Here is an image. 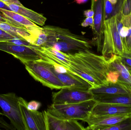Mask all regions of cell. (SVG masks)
<instances>
[{
	"instance_id": "603a6c76",
	"label": "cell",
	"mask_w": 131,
	"mask_h": 130,
	"mask_svg": "<svg viewBox=\"0 0 131 130\" xmlns=\"http://www.w3.org/2000/svg\"><path fill=\"white\" fill-rule=\"evenodd\" d=\"M115 5L108 0H104V20H106L114 16Z\"/></svg>"
},
{
	"instance_id": "5b68a950",
	"label": "cell",
	"mask_w": 131,
	"mask_h": 130,
	"mask_svg": "<svg viewBox=\"0 0 131 130\" xmlns=\"http://www.w3.org/2000/svg\"><path fill=\"white\" fill-rule=\"evenodd\" d=\"M101 52L106 58L113 54L122 56L125 53L124 47L117 27L116 15L105 20Z\"/></svg>"
},
{
	"instance_id": "44dd1931",
	"label": "cell",
	"mask_w": 131,
	"mask_h": 130,
	"mask_svg": "<svg viewBox=\"0 0 131 130\" xmlns=\"http://www.w3.org/2000/svg\"><path fill=\"white\" fill-rule=\"evenodd\" d=\"M26 28L30 34V43L37 47L41 46L46 43L47 40V36L43 27H27Z\"/></svg>"
},
{
	"instance_id": "836d02e7",
	"label": "cell",
	"mask_w": 131,
	"mask_h": 130,
	"mask_svg": "<svg viewBox=\"0 0 131 130\" xmlns=\"http://www.w3.org/2000/svg\"><path fill=\"white\" fill-rule=\"evenodd\" d=\"M2 114H3V113H1L0 112V116ZM0 123H1V124L3 125V126H6L7 127H9V126H8L7 124H6V123H5V121H3V120H1V119H0Z\"/></svg>"
},
{
	"instance_id": "ba28073f",
	"label": "cell",
	"mask_w": 131,
	"mask_h": 130,
	"mask_svg": "<svg viewBox=\"0 0 131 130\" xmlns=\"http://www.w3.org/2000/svg\"><path fill=\"white\" fill-rule=\"evenodd\" d=\"M48 63L53 73L68 88L84 91H89L93 88V85L84 79L67 70L63 66Z\"/></svg>"
},
{
	"instance_id": "4fadbf2b",
	"label": "cell",
	"mask_w": 131,
	"mask_h": 130,
	"mask_svg": "<svg viewBox=\"0 0 131 130\" xmlns=\"http://www.w3.org/2000/svg\"><path fill=\"white\" fill-rule=\"evenodd\" d=\"M131 114V107L120 104L97 102L90 115L112 116Z\"/></svg>"
},
{
	"instance_id": "52a82bcc",
	"label": "cell",
	"mask_w": 131,
	"mask_h": 130,
	"mask_svg": "<svg viewBox=\"0 0 131 130\" xmlns=\"http://www.w3.org/2000/svg\"><path fill=\"white\" fill-rule=\"evenodd\" d=\"M27 103L23 98L19 97V107L25 130H48L47 111L29 110Z\"/></svg>"
},
{
	"instance_id": "f1b7e54d",
	"label": "cell",
	"mask_w": 131,
	"mask_h": 130,
	"mask_svg": "<svg viewBox=\"0 0 131 130\" xmlns=\"http://www.w3.org/2000/svg\"><path fill=\"white\" fill-rule=\"evenodd\" d=\"M94 17H86L84 21L82 23L81 25L83 27L90 26L93 30L94 27Z\"/></svg>"
},
{
	"instance_id": "7402d4cb",
	"label": "cell",
	"mask_w": 131,
	"mask_h": 130,
	"mask_svg": "<svg viewBox=\"0 0 131 130\" xmlns=\"http://www.w3.org/2000/svg\"><path fill=\"white\" fill-rule=\"evenodd\" d=\"M103 130H131V114L117 124L107 127Z\"/></svg>"
},
{
	"instance_id": "9a60e30c",
	"label": "cell",
	"mask_w": 131,
	"mask_h": 130,
	"mask_svg": "<svg viewBox=\"0 0 131 130\" xmlns=\"http://www.w3.org/2000/svg\"><path fill=\"white\" fill-rule=\"evenodd\" d=\"M110 70L117 71L119 74L117 81L125 85L131 89V75L129 69L122 62L120 55L113 54L106 58Z\"/></svg>"
},
{
	"instance_id": "8992f818",
	"label": "cell",
	"mask_w": 131,
	"mask_h": 130,
	"mask_svg": "<svg viewBox=\"0 0 131 130\" xmlns=\"http://www.w3.org/2000/svg\"><path fill=\"white\" fill-rule=\"evenodd\" d=\"M19 97L14 93L0 94V107L15 129L26 130L19 104Z\"/></svg>"
},
{
	"instance_id": "277c9868",
	"label": "cell",
	"mask_w": 131,
	"mask_h": 130,
	"mask_svg": "<svg viewBox=\"0 0 131 130\" xmlns=\"http://www.w3.org/2000/svg\"><path fill=\"white\" fill-rule=\"evenodd\" d=\"M97 103L95 100L92 99L73 104H52L48 107L47 111L58 118L83 121L89 117Z\"/></svg>"
},
{
	"instance_id": "8d00e7d4",
	"label": "cell",
	"mask_w": 131,
	"mask_h": 130,
	"mask_svg": "<svg viewBox=\"0 0 131 130\" xmlns=\"http://www.w3.org/2000/svg\"><path fill=\"white\" fill-rule=\"evenodd\" d=\"M129 72H130V74H131V70H129Z\"/></svg>"
},
{
	"instance_id": "d4e9b609",
	"label": "cell",
	"mask_w": 131,
	"mask_h": 130,
	"mask_svg": "<svg viewBox=\"0 0 131 130\" xmlns=\"http://www.w3.org/2000/svg\"><path fill=\"white\" fill-rule=\"evenodd\" d=\"M5 42L14 44L17 45H22V46H27L30 47H35V46L32 45L31 44L27 41L25 40L22 39H18V38H15L12 39L7 40Z\"/></svg>"
},
{
	"instance_id": "2e32d148",
	"label": "cell",
	"mask_w": 131,
	"mask_h": 130,
	"mask_svg": "<svg viewBox=\"0 0 131 130\" xmlns=\"http://www.w3.org/2000/svg\"><path fill=\"white\" fill-rule=\"evenodd\" d=\"M46 111L48 130H86L78 120L58 118Z\"/></svg>"
},
{
	"instance_id": "ac0fdd59",
	"label": "cell",
	"mask_w": 131,
	"mask_h": 130,
	"mask_svg": "<svg viewBox=\"0 0 131 130\" xmlns=\"http://www.w3.org/2000/svg\"><path fill=\"white\" fill-rule=\"evenodd\" d=\"M0 14L9 21L10 24L15 26L24 28L27 27L39 26L24 16L12 11L0 8Z\"/></svg>"
},
{
	"instance_id": "5bb4252c",
	"label": "cell",
	"mask_w": 131,
	"mask_h": 130,
	"mask_svg": "<svg viewBox=\"0 0 131 130\" xmlns=\"http://www.w3.org/2000/svg\"><path fill=\"white\" fill-rule=\"evenodd\" d=\"M89 91L94 97L112 95H131L130 89L118 81L116 83L108 82L106 84L92 88Z\"/></svg>"
},
{
	"instance_id": "8fae6325",
	"label": "cell",
	"mask_w": 131,
	"mask_h": 130,
	"mask_svg": "<svg viewBox=\"0 0 131 130\" xmlns=\"http://www.w3.org/2000/svg\"><path fill=\"white\" fill-rule=\"evenodd\" d=\"M94 27L93 31L94 40L98 52L101 51L104 34V0H94Z\"/></svg>"
},
{
	"instance_id": "d6a6232c",
	"label": "cell",
	"mask_w": 131,
	"mask_h": 130,
	"mask_svg": "<svg viewBox=\"0 0 131 130\" xmlns=\"http://www.w3.org/2000/svg\"><path fill=\"white\" fill-rule=\"evenodd\" d=\"M0 8L8 10H11L9 7L5 3L1 1H0Z\"/></svg>"
},
{
	"instance_id": "e0dca14e",
	"label": "cell",
	"mask_w": 131,
	"mask_h": 130,
	"mask_svg": "<svg viewBox=\"0 0 131 130\" xmlns=\"http://www.w3.org/2000/svg\"><path fill=\"white\" fill-rule=\"evenodd\" d=\"M11 11L19 14L37 25L43 26L47 18L41 14L27 8L23 5L12 4L7 5Z\"/></svg>"
},
{
	"instance_id": "cb8c5ba5",
	"label": "cell",
	"mask_w": 131,
	"mask_h": 130,
	"mask_svg": "<svg viewBox=\"0 0 131 130\" xmlns=\"http://www.w3.org/2000/svg\"><path fill=\"white\" fill-rule=\"evenodd\" d=\"M119 76V73L117 71L115 70H110L107 76L108 82L111 83H117Z\"/></svg>"
},
{
	"instance_id": "d6986e66",
	"label": "cell",
	"mask_w": 131,
	"mask_h": 130,
	"mask_svg": "<svg viewBox=\"0 0 131 130\" xmlns=\"http://www.w3.org/2000/svg\"><path fill=\"white\" fill-rule=\"evenodd\" d=\"M97 102L122 105L131 107V95H112L94 97Z\"/></svg>"
},
{
	"instance_id": "30bf717a",
	"label": "cell",
	"mask_w": 131,
	"mask_h": 130,
	"mask_svg": "<svg viewBox=\"0 0 131 130\" xmlns=\"http://www.w3.org/2000/svg\"><path fill=\"white\" fill-rule=\"evenodd\" d=\"M35 47L17 45L7 42H0V50L13 55L20 60L37 61L41 59Z\"/></svg>"
},
{
	"instance_id": "e575fe53",
	"label": "cell",
	"mask_w": 131,
	"mask_h": 130,
	"mask_svg": "<svg viewBox=\"0 0 131 130\" xmlns=\"http://www.w3.org/2000/svg\"><path fill=\"white\" fill-rule=\"evenodd\" d=\"M88 0H75L76 3L79 4H84V3H86L88 1Z\"/></svg>"
},
{
	"instance_id": "83f0119b",
	"label": "cell",
	"mask_w": 131,
	"mask_h": 130,
	"mask_svg": "<svg viewBox=\"0 0 131 130\" xmlns=\"http://www.w3.org/2000/svg\"><path fill=\"white\" fill-rule=\"evenodd\" d=\"M41 104L40 102L36 101H31L28 102L27 108L29 110L37 111L41 107Z\"/></svg>"
},
{
	"instance_id": "3957f363",
	"label": "cell",
	"mask_w": 131,
	"mask_h": 130,
	"mask_svg": "<svg viewBox=\"0 0 131 130\" xmlns=\"http://www.w3.org/2000/svg\"><path fill=\"white\" fill-rule=\"evenodd\" d=\"M30 75L44 86L51 89L59 90L68 88L51 69L50 64L41 59L37 61L20 60Z\"/></svg>"
},
{
	"instance_id": "6da1fadb",
	"label": "cell",
	"mask_w": 131,
	"mask_h": 130,
	"mask_svg": "<svg viewBox=\"0 0 131 130\" xmlns=\"http://www.w3.org/2000/svg\"><path fill=\"white\" fill-rule=\"evenodd\" d=\"M61 66L84 79L93 88L108 83L107 76L110 70L107 59L90 50L67 53V59Z\"/></svg>"
},
{
	"instance_id": "7a4b0ae2",
	"label": "cell",
	"mask_w": 131,
	"mask_h": 130,
	"mask_svg": "<svg viewBox=\"0 0 131 130\" xmlns=\"http://www.w3.org/2000/svg\"><path fill=\"white\" fill-rule=\"evenodd\" d=\"M43 28L48 38L41 46L52 47L56 50L70 54L92 48L91 42L88 39L74 34L68 29L50 25Z\"/></svg>"
},
{
	"instance_id": "1f68e13d",
	"label": "cell",
	"mask_w": 131,
	"mask_h": 130,
	"mask_svg": "<svg viewBox=\"0 0 131 130\" xmlns=\"http://www.w3.org/2000/svg\"><path fill=\"white\" fill-rule=\"evenodd\" d=\"M0 1L4 2L7 5L8 4H12L22 5V4L18 0H0Z\"/></svg>"
},
{
	"instance_id": "484cf974",
	"label": "cell",
	"mask_w": 131,
	"mask_h": 130,
	"mask_svg": "<svg viewBox=\"0 0 131 130\" xmlns=\"http://www.w3.org/2000/svg\"><path fill=\"white\" fill-rule=\"evenodd\" d=\"M17 38L9 33L0 29V42H5L7 40Z\"/></svg>"
},
{
	"instance_id": "4dcf8cb0",
	"label": "cell",
	"mask_w": 131,
	"mask_h": 130,
	"mask_svg": "<svg viewBox=\"0 0 131 130\" xmlns=\"http://www.w3.org/2000/svg\"><path fill=\"white\" fill-rule=\"evenodd\" d=\"M127 48L130 53H131V13H130V22L129 27V33L126 40Z\"/></svg>"
},
{
	"instance_id": "ffe728a7",
	"label": "cell",
	"mask_w": 131,
	"mask_h": 130,
	"mask_svg": "<svg viewBox=\"0 0 131 130\" xmlns=\"http://www.w3.org/2000/svg\"><path fill=\"white\" fill-rule=\"evenodd\" d=\"M0 29L15 36L17 38L25 40L29 42L30 34L26 28L18 27L8 23L0 21Z\"/></svg>"
},
{
	"instance_id": "d590c367",
	"label": "cell",
	"mask_w": 131,
	"mask_h": 130,
	"mask_svg": "<svg viewBox=\"0 0 131 130\" xmlns=\"http://www.w3.org/2000/svg\"><path fill=\"white\" fill-rule=\"evenodd\" d=\"M113 5H115L117 4L118 0H108Z\"/></svg>"
},
{
	"instance_id": "f546056e",
	"label": "cell",
	"mask_w": 131,
	"mask_h": 130,
	"mask_svg": "<svg viewBox=\"0 0 131 130\" xmlns=\"http://www.w3.org/2000/svg\"><path fill=\"white\" fill-rule=\"evenodd\" d=\"M94 0H92L91 7L89 10H86L84 12V14L86 17H94Z\"/></svg>"
},
{
	"instance_id": "7c38bea8",
	"label": "cell",
	"mask_w": 131,
	"mask_h": 130,
	"mask_svg": "<svg viewBox=\"0 0 131 130\" xmlns=\"http://www.w3.org/2000/svg\"><path fill=\"white\" fill-rule=\"evenodd\" d=\"M130 114L104 116L90 115L83 121L88 124L86 130H103L107 127L117 124L127 118Z\"/></svg>"
},
{
	"instance_id": "9c48e42d",
	"label": "cell",
	"mask_w": 131,
	"mask_h": 130,
	"mask_svg": "<svg viewBox=\"0 0 131 130\" xmlns=\"http://www.w3.org/2000/svg\"><path fill=\"white\" fill-rule=\"evenodd\" d=\"M94 99L89 91H84L64 88L52 94L53 104H64L79 103Z\"/></svg>"
},
{
	"instance_id": "4316f807",
	"label": "cell",
	"mask_w": 131,
	"mask_h": 130,
	"mask_svg": "<svg viewBox=\"0 0 131 130\" xmlns=\"http://www.w3.org/2000/svg\"><path fill=\"white\" fill-rule=\"evenodd\" d=\"M124 64L128 68L129 70H131V53L130 54H124L120 56Z\"/></svg>"
}]
</instances>
